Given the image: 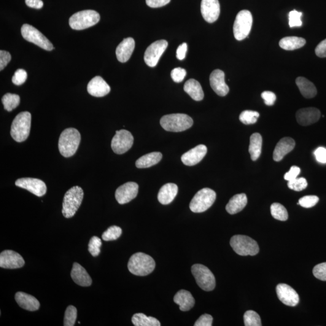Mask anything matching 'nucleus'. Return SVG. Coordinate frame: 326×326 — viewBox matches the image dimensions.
Returning <instances> with one entry per match:
<instances>
[{
	"mask_svg": "<svg viewBox=\"0 0 326 326\" xmlns=\"http://www.w3.org/2000/svg\"><path fill=\"white\" fill-rule=\"evenodd\" d=\"M81 136L75 128H67L61 133L59 139V152L63 157H71L76 153L79 147Z\"/></svg>",
	"mask_w": 326,
	"mask_h": 326,
	"instance_id": "nucleus-1",
	"label": "nucleus"
},
{
	"mask_svg": "<svg viewBox=\"0 0 326 326\" xmlns=\"http://www.w3.org/2000/svg\"><path fill=\"white\" fill-rule=\"evenodd\" d=\"M128 268L130 273L136 276H146L154 270L155 262L150 255L137 253L129 258Z\"/></svg>",
	"mask_w": 326,
	"mask_h": 326,
	"instance_id": "nucleus-2",
	"label": "nucleus"
},
{
	"mask_svg": "<svg viewBox=\"0 0 326 326\" xmlns=\"http://www.w3.org/2000/svg\"><path fill=\"white\" fill-rule=\"evenodd\" d=\"M31 114L28 111L20 112L15 117L10 130V135L15 141L21 143L28 139L31 131Z\"/></svg>",
	"mask_w": 326,
	"mask_h": 326,
	"instance_id": "nucleus-3",
	"label": "nucleus"
},
{
	"mask_svg": "<svg viewBox=\"0 0 326 326\" xmlns=\"http://www.w3.org/2000/svg\"><path fill=\"white\" fill-rule=\"evenodd\" d=\"M192 118L185 114H172L164 115L160 120V125L167 131L179 133L192 127Z\"/></svg>",
	"mask_w": 326,
	"mask_h": 326,
	"instance_id": "nucleus-4",
	"label": "nucleus"
},
{
	"mask_svg": "<svg viewBox=\"0 0 326 326\" xmlns=\"http://www.w3.org/2000/svg\"><path fill=\"white\" fill-rule=\"evenodd\" d=\"M83 198V191L81 187L74 186L65 194L62 213L66 218H71L76 214Z\"/></svg>",
	"mask_w": 326,
	"mask_h": 326,
	"instance_id": "nucleus-5",
	"label": "nucleus"
},
{
	"mask_svg": "<svg viewBox=\"0 0 326 326\" xmlns=\"http://www.w3.org/2000/svg\"><path fill=\"white\" fill-rule=\"evenodd\" d=\"M100 19L99 13L95 10H82L74 13L70 18L69 24L72 29L81 31L96 25Z\"/></svg>",
	"mask_w": 326,
	"mask_h": 326,
	"instance_id": "nucleus-6",
	"label": "nucleus"
},
{
	"mask_svg": "<svg viewBox=\"0 0 326 326\" xmlns=\"http://www.w3.org/2000/svg\"><path fill=\"white\" fill-rule=\"evenodd\" d=\"M230 245L237 254L242 256L255 255L259 252L257 242L247 236H233L230 240Z\"/></svg>",
	"mask_w": 326,
	"mask_h": 326,
	"instance_id": "nucleus-7",
	"label": "nucleus"
},
{
	"mask_svg": "<svg viewBox=\"0 0 326 326\" xmlns=\"http://www.w3.org/2000/svg\"><path fill=\"white\" fill-rule=\"evenodd\" d=\"M217 193L209 188L201 189L194 196L190 203V209L193 213H203L215 203Z\"/></svg>",
	"mask_w": 326,
	"mask_h": 326,
	"instance_id": "nucleus-8",
	"label": "nucleus"
},
{
	"mask_svg": "<svg viewBox=\"0 0 326 326\" xmlns=\"http://www.w3.org/2000/svg\"><path fill=\"white\" fill-rule=\"evenodd\" d=\"M253 24L252 13L247 10L240 11L237 15L233 26L234 37L238 41L246 38L250 33Z\"/></svg>",
	"mask_w": 326,
	"mask_h": 326,
	"instance_id": "nucleus-9",
	"label": "nucleus"
},
{
	"mask_svg": "<svg viewBox=\"0 0 326 326\" xmlns=\"http://www.w3.org/2000/svg\"><path fill=\"white\" fill-rule=\"evenodd\" d=\"M192 273L196 283L202 290L211 291L216 287V280L214 274L206 266L195 264L192 267Z\"/></svg>",
	"mask_w": 326,
	"mask_h": 326,
	"instance_id": "nucleus-10",
	"label": "nucleus"
},
{
	"mask_svg": "<svg viewBox=\"0 0 326 326\" xmlns=\"http://www.w3.org/2000/svg\"><path fill=\"white\" fill-rule=\"evenodd\" d=\"M21 35L27 41L34 43L42 49L52 51L54 47L51 42L41 32L34 27L25 24L21 28Z\"/></svg>",
	"mask_w": 326,
	"mask_h": 326,
	"instance_id": "nucleus-11",
	"label": "nucleus"
},
{
	"mask_svg": "<svg viewBox=\"0 0 326 326\" xmlns=\"http://www.w3.org/2000/svg\"><path fill=\"white\" fill-rule=\"evenodd\" d=\"M133 144V135L125 129H122L115 132L111 142V148L117 154H123L131 149Z\"/></svg>",
	"mask_w": 326,
	"mask_h": 326,
	"instance_id": "nucleus-12",
	"label": "nucleus"
},
{
	"mask_svg": "<svg viewBox=\"0 0 326 326\" xmlns=\"http://www.w3.org/2000/svg\"><path fill=\"white\" fill-rule=\"evenodd\" d=\"M168 46V42L166 40L161 39L153 42L147 48L145 53V63L148 66L154 67L157 66L161 56Z\"/></svg>",
	"mask_w": 326,
	"mask_h": 326,
	"instance_id": "nucleus-13",
	"label": "nucleus"
},
{
	"mask_svg": "<svg viewBox=\"0 0 326 326\" xmlns=\"http://www.w3.org/2000/svg\"><path fill=\"white\" fill-rule=\"evenodd\" d=\"M17 187L24 188L35 195L41 197L47 192L46 184L42 180L32 178H22L16 181Z\"/></svg>",
	"mask_w": 326,
	"mask_h": 326,
	"instance_id": "nucleus-14",
	"label": "nucleus"
},
{
	"mask_svg": "<svg viewBox=\"0 0 326 326\" xmlns=\"http://www.w3.org/2000/svg\"><path fill=\"white\" fill-rule=\"evenodd\" d=\"M138 192L139 185L136 182H128L118 187L115 191V199L120 204H125L136 198Z\"/></svg>",
	"mask_w": 326,
	"mask_h": 326,
	"instance_id": "nucleus-15",
	"label": "nucleus"
},
{
	"mask_svg": "<svg viewBox=\"0 0 326 326\" xmlns=\"http://www.w3.org/2000/svg\"><path fill=\"white\" fill-rule=\"evenodd\" d=\"M25 264L24 258L12 250H5L0 254V267L4 269L22 268Z\"/></svg>",
	"mask_w": 326,
	"mask_h": 326,
	"instance_id": "nucleus-16",
	"label": "nucleus"
},
{
	"mask_svg": "<svg viewBox=\"0 0 326 326\" xmlns=\"http://www.w3.org/2000/svg\"><path fill=\"white\" fill-rule=\"evenodd\" d=\"M201 11L207 23L215 22L219 17L220 9L218 0H202Z\"/></svg>",
	"mask_w": 326,
	"mask_h": 326,
	"instance_id": "nucleus-17",
	"label": "nucleus"
},
{
	"mask_svg": "<svg viewBox=\"0 0 326 326\" xmlns=\"http://www.w3.org/2000/svg\"><path fill=\"white\" fill-rule=\"evenodd\" d=\"M276 292L279 300L286 305L297 306L300 301L297 292L287 284H279L277 286Z\"/></svg>",
	"mask_w": 326,
	"mask_h": 326,
	"instance_id": "nucleus-18",
	"label": "nucleus"
},
{
	"mask_svg": "<svg viewBox=\"0 0 326 326\" xmlns=\"http://www.w3.org/2000/svg\"><path fill=\"white\" fill-rule=\"evenodd\" d=\"M210 86L216 93L220 96H225L229 92L228 86L225 82L224 72L215 70L210 76Z\"/></svg>",
	"mask_w": 326,
	"mask_h": 326,
	"instance_id": "nucleus-19",
	"label": "nucleus"
},
{
	"mask_svg": "<svg viewBox=\"0 0 326 326\" xmlns=\"http://www.w3.org/2000/svg\"><path fill=\"white\" fill-rule=\"evenodd\" d=\"M207 152L206 146L204 145H199L182 155V162L188 166H195L203 160Z\"/></svg>",
	"mask_w": 326,
	"mask_h": 326,
	"instance_id": "nucleus-20",
	"label": "nucleus"
},
{
	"mask_svg": "<svg viewBox=\"0 0 326 326\" xmlns=\"http://www.w3.org/2000/svg\"><path fill=\"white\" fill-rule=\"evenodd\" d=\"M321 117L319 109L315 108H306L299 109L296 113V118L299 125L309 126L318 122Z\"/></svg>",
	"mask_w": 326,
	"mask_h": 326,
	"instance_id": "nucleus-21",
	"label": "nucleus"
},
{
	"mask_svg": "<svg viewBox=\"0 0 326 326\" xmlns=\"http://www.w3.org/2000/svg\"><path fill=\"white\" fill-rule=\"evenodd\" d=\"M87 90L90 95L101 98L107 95L111 91L109 85L101 76H96L88 83Z\"/></svg>",
	"mask_w": 326,
	"mask_h": 326,
	"instance_id": "nucleus-22",
	"label": "nucleus"
},
{
	"mask_svg": "<svg viewBox=\"0 0 326 326\" xmlns=\"http://www.w3.org/2000/svg\"><path fill=\"white\" fill-rule=\"evenodd\" d=\"M295 142L290 137H285L280 140L275 147L273 152V159L275 161H281L288 153L294 149Z\"/></svg>",
	"mask_w": 326,
	"mask_h": 326,
	"instance_id": "nucleus-23",
	"label": "nucleus"
},
{
	"mask_svg": "<svg viewBox=\"0 0 326 326\" xmlns=\"http://www.w3.org/2000/svg\"><path fill=\"white\" fill-rule=\"evenodd\" d=\"M71 277L73 281L80 287H87L92 284V279L84 268L80 264L74 263L71 272Z\"/></svg>",
	"mask_w": 326,
	"mask_h": 326,
	"instance_id": "nucleus-24",
	"label": "nucleus"
},
{
	"mask_svg": "<svg viewBox=\"0 0 326 326\" xmlns=\"http://www.w3.org/2000/svg\"><path fill=\"white\" fill-rule=\"evenodd\" d=\"M135 48V41L132 37L124 39L118 45L115 53L118 61L120 63H126L130 59Z\"/></svg>",
	"mask_w": 326,
	"mask_h": 326,
	"instance_id": "nucleus-25",
	"label": "nucleus"
},
{
	"mask_svg": "<svg viewBox=\"0 0 326 326\" xmlns=\"http://www.w3.org/2000/svg\"><path fill=\"white\" fill-rule=\"evenodd\" d=\"M15 298L18 305L27 311H35L39 308V301L34 296L23 292H18L16 293Z\"/></svg>",
	"mask_w": 326,
	"mask_h": 326,
	"instance_id": "nucleus-26",
	"label": "nucleus"
},
{
	"mask_svg": "<svg viewBox=\"0 0 326 326\" xmlns=\"http://www.w3.org/2000/svg\"><path fill=\"white\" fill-rule=\"evenodd\" d=\"M174 302L179 304L182 311H189L195 305V298L192 293L186 290H180L176 293L174 298Z\"/></svg>",
	"mask_w": 326,
	"mask_h": 326,
	"instance_id": "nucleus-27",
	"label": "nucleus"
},
{
	"mask_svg": "<svg viewBox=\"0 0 326 326\" xmlns=\"http://www.w3.org/2000/svg\"><path fill=\"white\" fill-rule=\"evenodd\" d=\"M179 187L174 183L164 185L159 191L158 199L161 204L168 205L171 203L178 194Z\"/></svg>",
	"mask_w": 326,
	"mask_h": 326,
	"instance_id": "nucleus-28",
	"label": "nucleus"
},
{
	"mask_svg": "<svg viewBox=\"0 0 326 326\" xmlns=\"http://www.w3.org/2000/svg\"><path fill=\"white\" fill-rule=\"evenodd\" d=\"M247 202V195L245 193L238 194L229 201L226 206V210L231 215L238 214L246 207Z\"/></svg>",
	"mask_w": 326,
	"mask_h": 326,
	"instance_id": "nucleus-29",
	"label": "nucleus"
},
{
	"mask_svg": "<svg viewBox=\"0 0 326 326\" xmlns=\"http://www.w3.org/2000/svg\"><path fill=\"white\" fill-rule=\"evenodd\" d=\"M295 83L304 98L312 99L317 95V90L315 85L306 78L298 77L296 79Z\"/></svg>",
	"mask_w": 326,
	"mask_h": 326,
	"instance_id": "nucleus-30",
	"label": "nucleus"
},
{
	"mask_svg": "<svg viewBox=\"0 0 326 326\" xmlns=\"http://www.w3.org/2000/svg\"><path fill=\"white\" fill-rule=\"evenodd\" d=\"M184 90L194 101H201L204 99V94L203 88L200 83L195 79L188 80L185 83Z\"/></svg>",
	"mask_w": 326,
	"mask_h": 326,
	"instance_id": "nucleus-31",
	"label": "nucleus"
},
{
	"mask_svg": "<svg viewBox=\"0 0 326 326\" xmlns=\"http://www.w3.org/2000/svg\"><path fill=\"white\" fill-rule=\"evenodd\" d=\"M161 153L158 152H151L142 156L137 160L136 165L137 168H148L158 164L162 159Z\"/></svg>",
	"mask_w": 326,
	"mask_h": 326,
	"instance_id": "nucleus-32",
	"label": "nucleus"
},
{
	"mask_svg": "<svg viewBox=\"0 0 326 326\" xmlns=\"http://www.w3.org/2000/svg\"><path fill=\"white\" fill-rule=\"evenodd\" d=\"M262 137L258 133H254L250 137L249 152L253 161H256L262 152Z\"/></svg>",
	"mask_w": 326,
	"mask_h": 326,
	"instance_id": "nucleus-33",
	"label": "nucleus"
},
{
	"mask_svg": "<svg viewBox=\"0 0 326 326\" xmlns=\"http://www.w3.org/2000/svg\"><path fill=\"white\" fill-rule=\"evenodd\" d=\"M306 44V40L303 37L288 36L284 37L279 42L280 47L286 50H294L303 47Z\"/></svg>",
	"mask_w": 326,
	"mask_h": 326,
	"instance_id": "nucleus-34",
	"label": "nucleus"
},
{
	"mask_svg": "<svg viewBox=\"0 0 326 326\" xmlns=\"http://www.w3.org/2000/svg\"><path fill=\"white\" fill-rule=\"evenodd\" d=\"M132 322L136 326H160V322L155 318L147 317L142 313L136 314L132 318Z\"/></svg>",
	"mask_w": 326,
	"mask_h": 326,
	"instance_id": "nucleus-35",
	"label": "nucleus"
},
{
	"mask_svg": "<svg viewBox=\"0 0 326 326\" xmlns=\"http://www.w3.org/2000/svg\"><path fill=\"white\" fill-rule=\"evenodd\" d=\"M2 104L6 111L10 112L17 108L20 103V96L15 94L7 93L2 97Z\"/></svg>",
	"mask_w": 326,
	"mask_h": 326,
	"instance_id": "nucleus-36",
	"label": "nucleus"
},
{
	"mask_svg": "<svg viewBox=\"0 0 326 326\" xmlns=\"http://www.w3.org/2000/svg\"><path fill=\"white\" fill-rule=\"evenodd\" d=\"M271 215L274 219L285 221L288 219L287 210L280 203H273L271 206Z\"/></svg>",
	"mask_w": 326,
	"mask_h": 326,
	"instance_id": "nucleus-37",
	"label": "nucleus"
},
{
	"mask_svg": "<svg viewBox=\"0 0 326 326\" xmlns=\"http://www.w3.org/2000/svg\"><path fill=\"white\" fill-rule=\"evenodd\" d=\"M259 116V113L256 111L245 110L240 114L239 120L245 125H252L257 122Z\"/></svg>",
	"mask_w": 326,
	"mask_h": 326,
	"instance_id": "nucleus-38",
	"label": "nucleus"
},
{
	"mask_svg": "<svg viewBox=\"0 0 326 326\" xmlns=\"http://www.w3.org/2000/svg\"><path fill=\"white\" fill-rule=\"evenodd\" d=\"M245 326H261L262 322L259 315L253 311H248L244 316Z\"/></svg>",
	"mask_w": 326,
	"mask_h": 326,
	"instance_id": "nucleus-39",
	"label": "nucleus"
},
{
	"mask_svg": "<svg viewBox=\"0 0 326 326\" xmlns=\"http://www.w3.org/2000/svg\"><path fill=\"white\" fill-rule=\"evenodd\" d=\"M122 233V230L117 226H111L102 234V239L105 241H115L119 238Z\"/></svg>",
	"mask_w": 326,
	"mask_h": 326,
	"instance_id": "nucleus-40",
	"label": "nucleus"
},
{
	"mask_svg": "<svg viewBox=\"0 0 326 326\" xmlns=\"http://www.w3.org/2000/svg\"><path fill=\"white\" fill-rule=\"evenodd\" d=\"M77 319V309L73 306H69L65 312L64 326H73Z\"/></svg>",
	"mask_w": 326,
	"mask_h": 326,
	"instance_id": "nucleus-41",
	"label": "nucleus"
},
{
	"mask_svg": "<svg viewBox=\"0 0 326 326\" xmlns=\"http://www.w3.org/2000/svg\"><path fill=\"white\" fill-rule=\"evenodd\" d=\"M102 246L101 239L97 236H93L90 239L88 244V251L93 257L98 256L101 253Z\"/></svg>",
	"mask_w": 326,
	"mask_h": 326,
	"instance_id": "nucleus-42",
	"label": "nucleus"
},
{
	"mask_svg": "<svg viewBox=\"0 0 326 326\" xmlns=\"http://www.w3.org/2000/svg\"><path fill=\"white\" fill-rule=\"evenodd\" d=\"M288 186L290 189L296 191V192H300L308 186V182L304 178L301 177L299 179H296L290 181H288Z\"/></svg>",
	"mask_w": 326,
	"mask_h": 326,
	"instance_id": "nucleus-43",
	"label": "nucleus"
},
{
	"mask_svg": "<svg viewBox=\"0 0 326 326\" xmlns=\"http://www.w3.org/2000/svg\"><path fill=\"white\" fill-rule=\"evenodd\" d=\"M319 201V198L317 196L309 195L303 196L299 199L297 204L300 205L304 208H311L316 205Z\"/></svg>",
	"mask_w": 326,
	"mask_h": 326,
	"instance_id": "nucleus-44",
	"label": "nucleus"
},
{
	"mask_svg": "<svg viewBox=\"0 0 326 326\" xmlns=\"http://www.w3.org/2000/svg\"><path fill=\"white\" fill-rule=\"evenodd\" d=\"M303 13L298 12L297 10H293L289 13V25L290 28H295V27H301L302 26V21L301 18L302 17Z\"/></svg>",
	"mask_w": 326,
	"mask_h": 326,
	"instance_id": "nucleus-45",
	"label": "nucleus"
},
{
	"mask_svg": "<svg viewBox=\"0 0 326 326\" xmlns=\"http://www.w3.org/2000/svg\"><path fill=\"white\" fill-rule=\"evenodd\" d=\"M28 73L23 69H18L12 77V82L16 85H21L26 81Z\"/></svg>",
	"mask_w": 326,
	"mask_h": 326,
	"instance_id": "nucleus-46",
	"label": "nucleus"
},
{
	"mask_svg": "<svg viewBox=\"0 0 326 326\" xmlns=\"http://www.w3.org/2000/svg\"><path fill=\"white\" fill-rule=\"evenodd\" d=\"M314 276L322 281H326V262L319 264L313 269Z\"/></svg>",
	"mask_w": 326,
	"mask_h": 326,
	"instance_id": "nucleus-47",
	"label": "nucleus"
},
{
	"mask_svg": "<svg viewBox=\"0 0 326 326\" xmlns=\"http://www.w3.org/2000/svg\"><path fill=\"white\" fill-rule=\"evenodd\" d=\"M187 72L186 70L184 69L180 68H175L172 70L171 72V77L172 79H173L175 82L180 83L184 79L185 76H186Z\"/></svg>",
	"mask_w": 326,
	"mask_h": 326,
	"instance_id": "nucleus-48",
	"label": "nucleus"
},
{
	"mask_svg": "<svg viewBox=\"0 0 326 326\" xmlns=\"http://www.w3.org/2000/svg\"><path fill=\"white\" fill-rule=\"evenodd\" d=\"M261 97L264 100L265 104L268 106H273L276 101V96L273 92L271 91H264L261 94Z\"/></svg>",
	"mask_w": 326,
	"mask_h": 326,
	"instance_id": "nucleus-49",
	"label": "nucleus"
},
{
	"mask_svg": "<svg viewBox=\"0 0 326 326\" xmlns=\"http://www.w3.org/2000/svg\"><path fill=\"white\" fill-rule=\"evenodd\" d=\"M213 323V317L209 314H204L201 315L196 321L194 326H212Z\"/></svg>",
	"mask_w": 326,
	"mask_h": 326,
	"instance_id": "nucleus-50",
	"label": "nucleus"
},
{
	"mask_svg": "<svg viewBox=\"0 0 326 326\" xmlns=\"http://www.w3.org/2000/svg\"><path fill=\"white\" fill-rule=\"evenodd\" d=\"M11 55L6 51H0V70L2 71L11 60Z\"/></svg>",
	"mask_w": 326,
	"mask_h": 326,
	"instance_id": "nucleus-51",
	"label": "nucleus"
},
{
	"mask_svg": "<svg viewBox=\"0 0 326 326\" xmlns=\"http://www.w3.org/2000/svg\"><path fill=\"white\" fill-rule=\"evenodd\" d=\"M300 174V168L297 166H293L290 168V171L286 173L284 176L285 180L290 181L297 179L299 174Z\"/></svg>",
	"mask_w": 326,
	"mask_h": 326,
	"instance_id": "nucleus-52",
	"label": "nucleus"
},
{
	"mask_svg": "<svg viewBox=\"0 0 326 326\" xmlns=\"http://www.w3.org/2000/svg\"><path fill=\"white\" fill-rule=\"evenodd\" d=\"M314 155L317 160L323 164L326 163V149L325 147H320L317 148L314 152Z\"/></svg>",
	"mask_w": 326,
	"mask_h": 326,
	"instance_id": "nucleus-53",
	"label": "nucleus"
},
{
	"mask_svg": "<svg viewBox=\"0 0 326 326\" xmlns=\"http://www.w3.org/2000/svg\"><path fill=\"white\" fill-rule=\"evenodd\" d=\"M171 0H146L148 6L152 8L161 7L169 3Z\"/></svg>",
	"mask_w": 326,
	"mask_h": 326,
	"instance_id": "nucleus-54",
	"label": "nucleus"
},
{
	"mask_svg": "<svg viewBox=\"0 0 326 326\" xmlns=\"http://www.w3.org/2000/svg\"><path fill=\"white\" fill-rule=\"evenodd\" d=\"M315 54L320 58H326V39L317 45L315 48Z\"/></svg>",
	"mask_w": 326,
	"mask_h": 326,
	"instance_id": "nucleus-55",
	"label": "nucleus"
},
{
	"mask_svg": "<svg viewBox=\"0 0 326 326\" xmlns=\"http://www.w3.org/2000/svg\"><path fill=\"white\" fill-rule=\"evenodd\" d=\"M187 50V44L185 42L182 43L177 48V58L180 61L183 60L185 58V55H186Z\"/></svg>",
	"mask_w": 326,
	"mask_h": 326,
	"instance_id": "nucleus-56",
	"label": "nucleus"
},
{
	"mask_svg": "<svg viewBox=\"0 0 326 326\" xmlns=\"http://www.w3.org/2000/svg\"><path fill=\"white\" fill-rule=\"evenodd\" d=\"M27 6L34 9H40L44 6L42 0H26Z\"/></svg>",
	"mask_w": 326,
	"mask_h": 326,
	"instance_id": "nucleus-57",
	"label": "nucleus"
}]
</instances>
